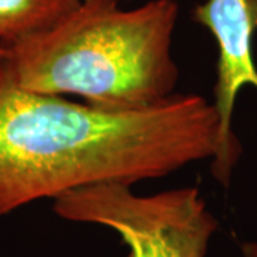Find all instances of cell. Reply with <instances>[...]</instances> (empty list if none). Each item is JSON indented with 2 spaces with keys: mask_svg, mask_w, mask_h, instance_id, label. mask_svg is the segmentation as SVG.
<instances>
[{
  "mask_svg": "<svg viewBox=\"0 0 257 257\" xmlns=\"http://www.w3.org/2000/svg\"><path fill=\"white\" fill-rule=\"evenodd\" d=\"M214 104L175 93L152 107L107 111L23 89L0 59V217L101 183L133 186L213 159Z\"/></svg>",
  "mask_w": 257,
  "mask_h": 257,
  "instance_id": "obj_1",
  "label": "cell"
},
{
  "mask_svg": "<svg viewBox=\"0 0 257 257\" xmlns=\"http://www.w3.org/2000/svg\"><path fill=\"white\" fill-rule=\"evenodd\" d=\"M177 19L176 0L128 10L117 0H82L55 26L6 46L8 60L30 92L77 96L100 110H142L176 93Z\"/></svg>",
  "mask_w": 257,
  "mask_h": 257,
  "instance_id": "obj_2",
  "label": "cell"
},
{
  "mask_svg": "<svg viewBox=\"0 0 257 257\" xmlns=\"http://www.w3.org/2000/svg\"><path fill=\"white\" fill-rule=\"evenodd\" d=\"M64 220L99 224L127 246L124 257H204L219 223L197 187L140 196L132 186L101 183L53 200Z\"/></svg>",
  "mask_w": 257,
  "mask_h": 257,
  "instance_id": "obj_3",
  "label": "cell"
},
{
  "mask_svg": "<svg viewBox=\"0 0 257 257\" xmlns=\"http://www.w3.org/2000/svg\"><path fill=\"white\" fill-rule=\"evenodd\" d=\"M193 19L209 29L219 47L213 104L220 120V138L219 150L211 159V173L227 187L241 153L231 128L234 104L243 87L257 89L251 46L257 32V0H206L194 9Z\"/></svg>",
  "mask_w": 257,
  "mask_h": 257,
  "instance_id": "obj_4",
  "label": "cell"
},
{
  "mask_svg": "<svg viewBox=\"0 0 257 257\" xmlns=\"http://www.w3.org/2000/svg\"><path fill=\"white\" fill-rule=\"evenodd\" d=\"M80 3L82 0H0V45L10 46L45 32Z\"/></svg>",
  "mask_w": 257,
  "mask_h": 257,
  "instance_id": "obj_5",
  "label": "cell"
},
{
  "mask_svg": "<svg viewBox=\"0 0 257 257\" xmlns=\"http://www.w3.org/2000/svg\"><path fill=\"white\" fill-rule=\"evenodd\" d=\"M243 257H257V243L248 241L241 246Z\"/></svg>",
  "mask_w": 257,
  "mask_h": 257,
  "instance_id": "obj_6",
  "label": "cell"
},
{
  "mask_svg": "<svg viewBox=\"0 0 257 257\" xmlns=\"http://www.w3.org/2000/svg\"><path fill=\"white\" fill-rule=\"evenodd\" d=\"M8 55H9V50H8V47L3 46V45H0V59H2V57H6Z\"/></svg>",
  "mask_w": 257,
  "mask_h": 257,
  "instance_id": "obj_7",
  "label": "cell"
}]
</instances>
